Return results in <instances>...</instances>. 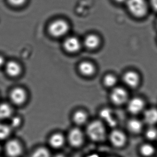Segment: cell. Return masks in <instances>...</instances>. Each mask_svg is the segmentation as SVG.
I'll return each instance as SVG.
<instances>
[{"instance_id":"cell-18","label":"cell","mask_w":157,"mask_h":157,"mask_svg":"<svg viewBox=\"0 0 157 157\" xmlns=\"http://www.w3.org/2000/svg\"><path fill=\"white\" fill-rule=\"evenodd\" d=\"M12 108L6 103H2L0 105V119H8L12 114Z\"/></svg>"},{"instance_id":"cell-1","label":"cell","mask_w":157,"mask_h":157,"mask_svg":"<svg viewBox=\"0 0 157 157\" xmlns=\"http://www.w3.org/2000/svg\"><path fill=\"white\" fill-rule=\"evenodd\" d=\"M106 130L104 125L99 121L90 123L87 128V134L92 141L100 142L106 137Z\"/></svg>"},{"instance_id":"cell-15","label":"cell","mask_w":157,"mask_h":157,"mask_svg":"<svg viewBox=\"0 0 157 157\" xmlns=\"http://www.w3.org/2000/svg\"><path fill=\"white\" fill-rule=\"evenodd\" d=\"M100 39L97 36L95 35H89L85 38L84 45L88 48L94 49L98 47Z\"/></svg>"},{"instance_id":"cell-13","label":"cell","mask_w":157,"mask_h":157,"mask_svg":"<svg viewBox=\"0 0 157 157\" xmlns=\"http://www.w3.org/2000/svg\"><path fill=\"white\" fill-rule=\"evenodd\" d=\"M65 139L64 136L60 133L52 135L49 139V144L53 148H60L64 144Z\"/></svg>"},{"instance_id":"cell-22","label":"cell","mask_w":157,"mask_h":157,"mask_svg":"<svg viewBox=\"0 0 157 157\" xmlns=\"http://www.w3.org/2000/svg\"><path fill=\"white\" fill-rule=\"evenodd\" d=\"M141 151L145 156H150L155 153V148L151 145L147 144L142 147Z\"/></svg>"},{"instance_id":"cell-16","label":"cell","mask_w":157,"mask_h":157,"mask_svg":"<svg viewBox=\"0 0 157 157\" xmlns=\"http://www.w3.org/2000/svg\"><path fill=\"white\" fill-rule=\"evenodd\" d=\"M87 119V114L83 111H77L73 115L74 122L78 125L84 124L86 122Z\"/></svg>"},{"instance_id":"cell-17","label":"cell","mask_w":157,"mask_h":157,"mask_svg":"<svg viewBox=\"0 0 157 157\" xmlns=\"http://www.w3.org/2000/svg\"><path fill=\"white\" fill-rule=\"evenodd\" d=\"M146 122L149 124H154L157 122V110L150 109L146 112L144 114Z\"/></svg>"},{"instance_id":"cell-27","label":"cell","mask_w":157,"mask_h":157,"mask_svg":"<svg viewBox=\"0 0 157 157\" xmlns=\"http://www.w3.org/2000/svg\"><path fill=\"white\" fill-rule=\"evenodd\" d=\"M10 4L16 6L21 5L25 3L26 0H8Z\"/></svg>"},{"instance_id":"cell-31","label":"cell","mask_w":157,"mask_h":157,"mask_svg":"<svg viewBox=\"0 0 157 157\" xmlns=\"http://www.w3.org/2000/svg\"><path fill=\"white\" fill-rule=\"evenodd\" d=\"M56 157H65L64 156L62 155H60L57 156Z\"/></svg>"},{"instance_id":"cell-20","label":"cell","mask_w":157,"mask_h":157,"mask_svg":"<svg viewBox=\"0 0 157 157\" xmlns=\"http://www.w3.org/2000/svg\"><path fill=\"white\" fill-rule=\"evenodd\" d=\"M129 130L134 133L140 132L143 128V124L141 121L135 119L131 120L128 123Z\"/></svg>"},{"instance_id":"cell-25","label":"cell","mask_w":157,"mask_h":157,"mask_svg":"<svg viewBox=\"0 0 157 157\" xmlns=\"http://www.w3.org/2000/svg\"><path fill=\"white\" fill-rule=\"evenodd\" d=\"M146 136L150 140H155L157 138V131L154 128L149 129L147 132Z\"/></svg>"},{"instance_id":"cell-29","label":"cell","mask_w":157,"mask_h":157,"mask_svg":"<svg viewBox=\"0 0 157 157\" xmlns=\"http://www.w3.org/2000/svg\"><path fill=\"white\" fill-rule=\"evenodd\" d=\"M5 60V59H4L3 57L2 56H0V67H2V66H4L6 64Z\"/></svg>"},{"instance_id":"cell-8","label":"cell","mask_w":157,"mask_h":157,"mask_svg":"<svg viewBox=\"0 0 157 157\" xmlns=\"http://www.w3.org/2000/svg\"><path fill=\"white\" fill-rule=\"evenodd\" d=\"M112 101L116 105L123 104L127 101L128 95L127 92L121 88H116L112 90L111 96Z\"/></svg>"},{"instance_id":"cell-6","label":"cell","mask_w":157,"mask_h":157,"mask_svg":"<svg viewBox=\"0 0 157 157\" xmlns=\"http://www.w3.org/2000/svg\"><path fill=\"white\" fill-rule=\"evenodd\" d=\"M10 97L13 103L15 105H21L26 100V92L22 88H15L11 91Z\"/></svg>"},{"instance_id":"cell-23","label":"cell","mask_w":157,"mask_h":157,"mask_svg":"<svg viewBox=\"0 0 157 157\" xmlns=\"http://www.w3.org/2000/svg\"><path fill=\"white\" fill-rule=\"evenodd\" d=\"M117 83V78L112 75H108L104 78V83L108 87H112Z\"/></svg>"},{"instance_id":"cell-10","label":"cell","mask_w":157,"mask_h":157,"mask_svg":"<svg viewBox=\"0 0 157 157\" xmlns=\"http://www.w3.org/2000/svg\"><path fill=\"white\" fill-rule=\"evenodd\" d=\"M144 107L143 101L139 98H135L130 101L128 104V110L131 113L137 114L141 112Z\"/></svg>"},{"instance_id":"cell-21","label":"cell","mask_w":157,"mask_h":157,"mask_svg":"<svg viewBox=\"0 0 157 157\" xmlns=\"http://www.w3.org/2000/svg\"><path fill=\"white\" fill-rule=\"evenodd\" d=\"M30 157H50V154L47 148L41 147L36 149Z\"/></svg>"},{"instance_id":"cell-24","label":"cell","mask_w":157,"mask_h":157,"mask_svg":"<svg viewBox=\"0 0 157 157\" xmlns=\"http://www.w3.org/2000/svg\"><path fill=\"white\" fill-rule=\"evenodd\" d=\"M10 133V129L9 127L5 125L0 124V139H6L9 136Z\"/></svg>"},{"instance_id":"cell-28","label":"cell","mask_w":157,"mask_h":157,"mask_svg":"<svg viewBox=\"0 0 157 157\" xmlns=\"http://www.w3.org/2000/svg\"><path fill=\"white\" fill-rule=\"evenodd\" d=\"M150 3L153 9L157 11V0H150Z\"/></svg>"},{"instance_id":"cell-7","label":"cell","mask_w":157,"mask_h":157,"mask_svg":"<svg viewBox=\"0 0 157 157\" xmlns=\"http://www.w3.org/2000/svg\"><path fill=\"white\" fill-rule=\"evenodd\" d=\"M65 49L70 53H75L81 48V43L77 38L71 36L67 38L64 41Z\"/></svg>"},{"instance_id":"cell-14","label":"cell","mask_w":157,"mask_h":157,"mask_svg":"<svg viewBox=\"0 0 157 157\" xmlns=\"http://www.w3.org/2000/svg\"><path fill=\"white\" fill-rule=\"evenodd\" d=\"M79 71L85 76H89L93 75L95 72V67L91 63L88 62H83L79 64Z\"/></svg>"},{"instance_id":"cell-12","label":"cell","mask_w":157,"mask_h":157,"mask_svg":"<svg viewBox=\"0 0 157 157\" xmlns=\"http://www.w3.org/2000/svg\"><path fill=\"white\" fill-rule=\"evenodd\" d=\"M123 79L127 86L132 88L137 86L140 81L139 75L134 71L127 72L124 74Z\"/></svg>"},{"instance_id":"cell-4","label":"cell","mask_w":157,"mask_h":157,"mask_svg":"<svg viewBox=\"0 0 157 157\" xmlns=\"http://www.w3.org/2000/svg\"><path fill=\"white\" fill-rule=\"evenodd\" d=\"M68 140L72 146L79 147L82 145L84 142V134L79 128H74L71 130L68 134Z\"/></svg>"},{"instance_id":"cell-2","label":"cell","mask_w":157,"mask_h":157,"mask_svg":"<svg viewBox=\"0 0 157 157\" xmlns=\"http://www.w3.org/2000/svg\"><path fill=\"white\" fill-rule=\"evenodd\" d=\"M127 8L132 15L136 17H143L147 14L148 10L145 0H127Z\"/></svg>"},{"instance_id":"cell-5","label":"cell","mask_w":157,"mask_h":157,"mask_svg":"<svg viewBox=\"0 0 157 157\" xmlns=\"http://www.w3.org/2000/svg\"><path fill=\"white\" fill-rule=\"evenodd\" d=\"M22 151L21 145L17 140H10L6 144V153L9 157H18L22 154Z\"/></svg>"},{"instance_id":"cell-19","label":"cell","mask_w":157,"mask_h":157,"mask_svg":"<svg viewBox=\"0 0 157 157\" xmlns=\"http://www.w3.org/2000/svg\"><path fill=\"white\" fill-rule=\"evenodd\" d=\"M100 115L110 126H113L116 124V121L113 119L111 111L109 109H104L102 110L100 112Z\"/></svg>"},{"instance_id":"cell-26","label":"cell","mask_w":157,"mask_h":157,"mask_svg":"<svg viewBox=\"0 0 157 157\" xmlns=\"http://www.w3.org/2000/svg\"><path fill=\"white\" fill-rule=\"evenodd\" d=\"M21 123V120L18 117H14L12 119L11 121V125L14 128L18 127Z\"/></svg>"},{"instance_id":"cell-11","label":"cell","mask_w":157,"mask_h":157,"mask_svg":"<svg viewBox=\"0 0 157 157\" xmlns=\"http://www.w3.org/2000/svg\"><path fill=\"white\" fill-rule=\"evenodd\" d=\"M5 66L6 73L11 77H17L21 73V66L16 62L14 61L8 62L6 63Z\"/></svg>"},{"instance_id":"cell-3","label":"cell","mask_w":157,"mask_h":157,"mask_svg":"<svg viewBox=\"0 0 157 157\" xmlns=\"http://www.w3.org/2000/svg\"><path fill=\"white\" fill-rule=\"evenodd\" d=\"M69 26L64 20H58L50 24L49 28L50 34L55 37H60L67 34L69 31Z\"/></svg>"},{"instance_id":"cell-9","label":"cell","mask_w":157,"mask_h":157,"mask_svg":"<svg viewBox=\"0 0 157 157\" xmlns=\"http://www.w3.org/2000/svg\"><path fill=\"white\" fill-rule=\"evenodd\" d=\"M110 139L112 144L116 147L122 146L126 142V137L124 134L118 130L112 132Z\"/></svg>"},{"instance_id":"cell-30","label":"cell","mask_w":157,"mask_h":157,"mask_svg":"<svg viewBox=\"0 0 157 157\" xmlns=\"http://www.w3.org/2000/svg\"><path fill=\"white\" fill-rule=\"evenodd\" d=\"M114 1L118 3H124V2H126L127 0H114Z\"/></svg>"}]
</instances>
